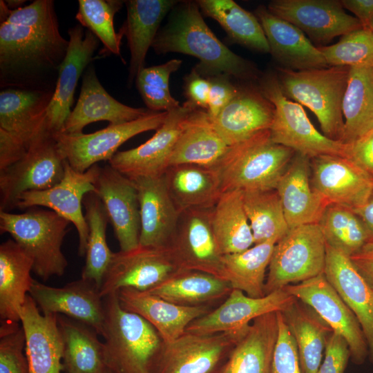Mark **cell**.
<instances>
[{
    "instance_id": "1",
    "label": "cell",
    "mask_w": 373,
    "mask_h": 373,
    "mask_svg": "<svg viewBox=\"0 0 373 373\" xmlns=\"http://www.w3.org/2000/svg\"><path fill=\"white\" fill-rule=\"evenodd\" d=\"M69 41L62 37L52 0H36L10 10L0 25L1 86L39 89L42 79L57 72Z\"/></svg>"
},
{
    "instance_id": "2",
    "label": "cell",
    "mask_w": 373,
    "mask_h": 373,
    "mask_svg": "<svg viewBox=\"0 0 373 373\" xmlns=\"http://www.w3.org/2000/svg\"><path fill=\"white\" fill-rule=\"evenodd\" d=\"M179 2L153 42L157 54L179 52L195 57L199 63L193 68L204 77L225 74L249 79L256 76L251 63L232 52L212 32L196 1Z\"/></svg>"
},
{
    "instance_id": "3",
    "label": "cell",
    "mask_w": 373,
    "mask_h": 373,
    "mask_svg": "<svg viewBox=\"0 0 373 373\" xmlns=\"http://www.w3.org/2000/svg\"><path fill=\"white\" fill-rule=\"evenodd\" d=\"M295 151L274 142L269 130L229 146L213 166L222 192L276 189Z\"/></svg>"
},
{
    "instance_id": "4",
    "label": "cell",
    "mask_w": 373,
    "mask_h": 373,
    "mask_svg": "<svg viewBox=\"0 0 373 373\" xmlns=\"http://www.w3.org/2000/svg\"><path fill=\"white\" fill-rule=\"evenodd\" d=\"M103 358L111 373H150L162 338L146 320L127 311L117 294L103 298Z\"/></svg>"
},
{
    "instance_id": "5",
    "label": "cell",
    "mask_w": 373,
    "mask_h": 373,
    "mask_svg": "<svg viewBox=\"0 0 373 373\" xmlns=\"http://www.w3.org/2000/svg\"><path fill=\"white\" fill-rule=\"evenodd\" d=\"M349 71L347 66L303 70L282 67L276 75L283 94L312 111L324 135L341 142L344 131L342 104Z\"/></svg>"
},
{
    "instance_id": "6",
    "label": "cell",
    "mask_w": 373,
    "mask_h": 373,
    "mask_svg": "<svg viewBox=\"0 0 373 373\" xmlns=\"http://www.w3.org/2000/svg\"><path fill=\"white\" fill-rule=\"evenodd\" d=\"M70 223L52 210L0 211L1 233H8L26 252L33 261L32 271L44 280L66 271L68 261L61 245Z\"/></svg>"
},
{
    "instance_id": "7",
    "label": "cell",
    "mask_w": 373,
    "mask_h": 373,
    "mask_svg": "<svg viewBox=\"0 0 373 373\" xmlns=\"http://www.w3.org/2000/svg\"><path fill=\"white\" fill-rule=\"evenodd\" d=\"M259 89L274 106L269 129L274 142L310 160L323 155L345 157V143L326 137L314 127L303 106L283 94L276 73L265 74L260 81Z\"/></svg>"
},
{
    "instance_id": "8",
    "label": "cell",
    "mask_w": 373,
    "mask_h": 373,
    "mask_svg": "<svg viewBox=\"0 0 373 373\" xmlns=\"http://www.w3.org/2000/svg\"><path fill=\"white\" fill-rule=\"evenodd\" d=\"M55 133L46 126L20 160L0 171V211L15 209L23 193L49 189L63 178L66 160Z\"/></svg>"
},
{
    "instance_id": "9",
    "label": "cell",
    "mask_w": 373,
    "mask_h": 373,
    "mask_svg": "<svg viewBox=\"0 0 373 373\" xmlns=\"http://www.w3.org/2000/svg\"><path fill=\"white\" fill-rule=\"evenodd\" d=\"M325 260L326 242L318 224L289 229L274 246L265 295L323 274Z\"/></svg>"
},
{
    "instance_id": "10",
    "label": "cell",
    "mask_w": 373,
    "mask_h": 373,
    "mask_svg": "<svg viewBox=\"0 0 373 373\" xmlns=\"http://www.w3.org/2000/svg\"><path fill=\"white\" fill-rule=\"evenodd\" d=\"M249 325L211 334L185 332L172 341H162L150 373H216Z\"/></svg>"
},
{
    "instance_id": "11",
    "label": "cell",
    "mask_w": 373,
    "mask_h": 373,
    "mask_svg": "<svg viewBox=\"0 0 373 373\" xmlns=\"http://www.w3.org/2000/svg\"><path fill=\"white\" fill-rule=\"evenodd\" d=\"M168 112H153L137 119L92 133H56L59 146L66 161L75 171L83 173L100 161H109L119 147L133 137L158 129Z\"/></svg>"
},
{
    "instance_id": "12",
    "label": "cell",
    "mask_w": 373,
    "mask_h": 373,
    "mask_svg": "<svg viewBox=\"0 0 373 373\" xmlns=\"http://www.w3.org/2000/svg\"><path fill=\"white\" fill-rule=\"evenodd\" d=\"M100 166L95 164L85 172L74 170L67 161L61 181L47 189L29 191L23 193L17 199L15 208L25 209L44 207L67 219L75 227L78 233V254H86L88 227L82 211L85 195L95 191V183Z\"/></svg>"
},
{
    "instance_id": "13",
    "label": "cell",
    "mask_w": 373,
    "mask_h": 373,
    "mask_svg": "<svg viewBox=\"0 0 373 373\" xmlns=\"http://www.w3.org/2000/svg\"><path fill=\"white\" fill-rule=\"evenodd\" d=\"M213 208L181 212L167 246L180 270L201 271L225 280L222 256L212 229Z\"/></svg>"
},
{
    "instance_id": "14",
    "label": "cell",
    "mask_w": 373,
    "mask_h": 373,
    "mask_svg": "<svg viewBox=\"0 0 373 373\" xmlns=\"http://www.w3.org/2000/svg\"><path fill=\"white\" fill-rule=\"evenodd\" d=\"M284 289L310 306L334 332L345 340L350 348V359L355 365H360L365 361L368 347L361 327L324 273Z\"/></svg>"
},
{
    "instance_id": "15",
    "label": "cell",
    "mask_w": 373,
    "mask_h": 373,
    "mask_svg": "<svg viewBox=\"0 0 373 373\" xmlns=\"http://www.w3.org/2000/svg\"><path fill=\"white\" fill-rule=\"evenodd\" d=\"M180 269L168 246L140 245L113 254L99 289L102 298L123 288L148 291Z\"/></svg>"
},
{
    "instance_id": "16",
    "label": "cell",
    "mask_w": 373,
    "mask_h": 373,
    "mask_svg": "<svg viewBox=\"0 0 373 373\" xmlns=\"http://www.w3.org/2000/svg\"><path fill=\"white\" fill-rule=\"evenodd\" d=\"M196 108L186 101L169 111L162 125L149 140L135 148L117 151L108 164L130 179L162 175L169 166L183 122Z\"/></svg>"
},
{
    "instance_id": "17",
    "label": "cell",
    "mask_w": 373,
    "mask_h": 373,
    "mask_svg": "<svg viewBox=\"0 0 373 373\" xmlns=\"http://www.w3.org/2000/svg\"><path fill=\"white\" fill-rule=\"evenodd\" d=\"M267 9L318 43L363 28L357 18L345 12L341 1L274 0Z\"/></svg>"
},
{
    "instance_id": "18",
    "label": "cell",
    "mask_w": 373,
    "mask_h": 373,
    "mask_svg": "<svg viewBox=\"0 0 373 373\" xmlns=\"http://www.w3.org/2000/svg\"><path fill=\"white\" fill-rule=\"evenodd\" d=\"M29 295L42 314L66 316L102 335L104 301L93 282L81 278L61 287H55L34 279Z\"/></svg>"
},
{
    "instance_id": "19",
    "label": "cell",
    "mask_w": 373,
    "mask_h": 373,
    "mask_svg": "<svg viewBox=\"0 0 373 373\" xmlns=\"http://www.w3.org/2000/svg\"><path fill=\"white\" fill-rule=\"evenodd\" d=\"M121 251L139 246L140 216L138 193L132 180L109 164L100 167L95 183Z\"/></svg>"
},
{
    "instance_id": "20",
    "label": "cell",
    "mask_w": 373,
    "mask_h": 373,
    "mask_svg": "<svg viewBox=\"0 0 373 373\" xmlns=\"http://www.w3.org/2000/svg\"><path fill=\"white\" fill-rule=\"evenodd\" d=\"M311 160L312 186L329 204L354 209L369 200L372 175L338 155H323Z\"/></svg>"
},
{
    "instance_id": "21",
    "label": "cell",
    "mask_w": 373,
    "mask_h": 373,
    "mask_svg": "<svg viewBox=\"0 0 373 373\" xmlns=\"http://www.w3.org/2000/svg\"><path fill=\"white\" fill-rule=\"evenodd\" d=\"M294 299L284 288L261 298H251L233 289L220 306L191 322L186 332L211 334L245 329L258 317L281 312Z\"/></svg>"
},
{
    "instance_id": "22",
    "label": "cell",
    "mask_w": 373,
    "mask_h": 373,
    "mask_svg": "<svg viewBox=\"0 0 373 373\" xmlns=\"http://www.w3.org/2000/svg\"><path fill=\"white\" fill-rule=\"evenodd\" d=\"M68 32L67 52L58 68L53 95L46 111L48 128L54 133L61 131L69 117L78 80L99 46L98 38L89 30L84 31L80 24Z\"/></svg>"
},
{
    "instance_id": "23",
    "label": "cell",
    "mask_w": 373,
    "mask_h": 373,
    "mask_svg": "<svg viewBox=\"0 0 373 373\" xmlns=\"http://www.w3.org/2000/svg\"><path fill=\"white\" fill-rule=\"evenodd\" d=\"M20 322L25 334L28 373H61L64 345L58 315L42 314L28 294Z\"/></svg>"
},
{
    "instance_id": "24",
    "label": "cell",
    "mask_w": 373,
    "mask_h": 373,
    "mask_svg": "<svg viewBox=\"0 0 373 373\" xmlns=\"http://www.w3.org/2000/svg\"><path fill=\"white\" fill-rule=\"evenodd\" d=\"M154 111L147 108H133L116 100L100 84L95 68L85 71L81 92L74 109L59 133L79 134L90 123L107 121L117 125L137 119Z\"/></svg>"
},
{
    "instance_id": "25",
    "label": "cell",
    "mask_w": 373,
    "mask_h": 373,
    "mask_svg": "<svg viewBox=\"0 0 373 373\" xmlns=\"http://www.w3.org/2000/svg\"><path fill=\"white\" fill-rule=\"evenodd\" d=\"M131 180L133 181L138 193L140 245L167 246L181 213L169 195L164 174Z\"/></svg>"
},
{
    "instance_id": "26",
    "label": "cell",
    "mask_w": 373,
    "mask_h": 373,
    "mask_svg": "<svg viewBox=\"0 0 373 373\" xmlns=\"http://www.w3.org/2000/svg\"><path fill=\"white\" fill-rule=\"evenodd\" d=\"M309 160L295 153L276 187L289 229L318 224L329 204L312 186Z\"/></svg>"
},
{
    "instance_id": "27",
    "label": "cell",
    "mask_w": 373,
    "mask_h": 373,
    "mask_svg": "<svg viewBox=\"0 0 373 373\" xmlns=\"http://www.w3.org/2000/svg\"><path fill=\"white\" fill-rule=\"evenodd\" d=\"M274 116V105L260 89L245 87L238 88L236 96L211 119L223 140L231 146L269 130Z\"/></svg>"
},
{
    "instance_id": "28",
    "label": "cell",
    "mask_w": 373,
    "mask_h": 373,
    "mask_svg": "<svg viewBox=\"0 0 373 373\" xmlns=\"http://www.w3.org/2000/svg\"><path fill=\"white\" fill-rule=\"evenodd\" d=\"M269 46V53L284 67L295 70L326 68L325 57L305 34L260 6L256 10Z\"/></svg>"
},
{
    "instance_id": "29",
    "label": "cell",
    "mask_w": 373,
    "mask_h": 373,
    "mask_svg": "<svg viewBox=\"0 0 373 373\" xmlns=\"http://www.w3.org/2000/svg\"><path fill=\"white\" fill-rule=\"evenodd\" d=\"M117 295L122 307L146 320L164 342L172 341L182 336L191 322L212 309L209 305H175L147 291L133 288H123Z\"/></svg>"
},
{
    "instance_id": "30",
    "label": "cell",
    "mask_w": 373,
    "mask_h": 373,
    "mask_svg": "<svg viewBox=\"0 0 373 373\" xmlns=\"http://www.w3.org/2000/svg\"><path fill=\"white\" fill-rule=\"evenodd\" d=\"M324 274L356 317L373 364L372 292L353 265L349 256L326 245Z\"/></svg>"
},
{
    "instance_id": "31",
    "label": "cell",
    "mask_w": 373,
    "mask_h": 373,
    "mask_svg": "<svg viewBox=\"0 0 373 373\" xmlns=\"http://www.w3.org/2000/svg\"><path fill=\"white\" fill-rule=\"evenodd\" d=\"M53 90L8 88L0 93V128L28 148L46 127Z\"/></svg>"
},
{
    "instance_id": "32",
    "label": "cell",
    "mask_w": 373,
    "mask_h": 373,
    "mask_svg": "<svg viewBox=\"0 0 373 373\" xmlns=\"http://www.w3.org/2000/svg\"><path fill=\"white\" fill-rule=\"evenodd\" d=\"M278 332L277 312L256 318L216 373H271Z\"/></svg>"
},
{
    "instance_id": "33",
    "label": "cell",
    "mask_w": 373,
    "mask_h": 373,
    "mask_svg": "<svg viewBox=\"0 0 373 373\" xmlns=\"http://www.w3.org/2000/svg\"><path fill=\"white\" fill-rule=\"evenodd\" d=\"M179 2L175 0H129L127 17L119 33L125 35L131 52L128 83L144 68L148 50L164 17Z\"/></svg>"
},
{
    "instance_id": "34",
    "label": "cell",
    "mask_w": 373,
    "mask_h": 373,
    "mask_svg": "<svg viewBox=\"0 0 373 373\" xmlns=\"http://www.w3.org/2000/svg\"><path fill=\"white\" fill-rule=\"evenodd\" d=\"M228 147L207 111L196 108L183 122L169 166L193 164L213 167Z\"/></svg>"
},
{
    "instance_id": "35",
    "label": "cell",
    "mask_w": 373,
    "mask_h": 373,
    "mask_svg": "<svg viewBox=\"0 0 373 373\" xmlns=\"http://www.w3.org/2000/svg\"><path fill=\"white\" fill-rule=\"evenodd\" d=\"M33 261L14 240L0 245V317L1 323H19L22 307L34 279Z\"/></svg>"
},
{
    "instance_id": "36",
    "label": "cell",
    "mask_w": 373,
    "mask_h": 373,
    "mask_svg": "<svg viewBox=\"0 0 373 373\" xmlns=\"http://www.w3.org/2000/svg\"><path fill=\"white\" fill-rule=\"evenodd\" d=\"M164 177L169 195L180 213L212 208L222 193L219 176L213 167L193 164L171 165Z\"/></svg>"
},
{
    "instance_id": "37",
    "label": "cell",
    "mask_w": 373,
    "mask_h": 373,
    "mask_svg": "<svg viewBox=\"0 0 373 373\" xmlns=\"http://www.w3.org/2000/svg\"><path fill=\"white\" fill-rule=\"evenodd\" d=\"M280 313L295 341L303 373H316L333 330L310 306L296 298Z\"/></svg>"
},
{
    "instance_id": "38",
    "label": "cell",
    "mask_w": 373,
    "mask_h": 373,
    "mask_svg": "<svg viewBox=\"0 0 373 373\" xmlns=\"http://www.w3.org/2000/svg\"><path fill=\"white\" fill-rule=\"evenodd\" d=\"M232 289L228 281L211 274L180 270L145 291L175 305L198 307L227 298Z\"/></svg>"
},
{
    "instance_id": "39",
    "label": "cell",
    "mask_w": 373,
    "mask_h": 373,
    "mask_svg": "<svg viewBox=\"0 0 373 373\" xmlns=\"http://www.w3.org/2000/svg\"><path fill=\"white\" fill-rule=\"evenodd\" d=\"M211 223L222 256L244 251L254 245L244 209L242 191L233 190L221 194L213 208Z\"/></svg>"
},
{
    "instance_id": "40",
    "label": "cell",
    "mask_w": 373,
    "mask_h": 373,
    "mask_svg": "<svg viewBox=\"0 0 373 373\" xmlns=\"http://www.w3.org/2000/svg\"><path fill=\"white\" fill-rule=\"evenodd\" d=\"M342 109V142H351L373 128V66L350 68Z\"/></svg>"
},
{
    "instance_id": "41",
    "label": "cell",
    "mask_w": 373,
    "mask_h": 373,
    "mask_svg": "<svg viewBox=\"0 0 373 373\" xmlns=\"http://www.w3.org/2000/svg\"><path fill=\"white\" fill-rule=\"evenodd\" d=\"M58 325L64 345L63 367L66 373H102L105 369L103 343L90 327L62 315Z\"/></svg>"
},
{
    "instance_id": "42",
    "label": "cell",
    "mask_w": 373,
    "mask_h": 373,
    "mask_svg": "<svg viewBox=\"0 0 373 373\" xmlns=\"http://www.w3.org/2000/svg\"><path fill=\"white\" fill-rule=\"evenodd\" d=\"M206 17L215 19L233 41L258 52L268 53L269 46L256 15L232 0H198Z\"/></svg>"
},
{
    "instance_id": "43",
    "label": "cell",
    "mask_w": 373,
    "mask_h": 373,
    "mask_svg": "<svg viewBox=\"0 0 373 373\" xmlns=\"http://www.w3.org/2000/svg\"><path fill=\"white\" fill-rule=\"evenodd\" d=\"M276 243L269 240L254 245L244 251L222 256L225 280L233 289L251 298L265 296V274Z\"/></svg>"
},
{
    "instance_id": "44",
    "label": "cell",
    "mask_w": 373,
    "mask_h": 373,
    "mask_svg": "<svg viewBox=\"0 0 373 373\" xmlns=\"http://www.w3.org/2000/svg\"><path fill=\"white\" fill-rule=\"evenodd\" d=\"M83 204L86 209L84 215L88 227V236L82 278L93 282L99 289L114 254L106 242L108 219L95 192L87 193Z\"/></svg>"
},
{
    "instance_id": "45",
    "label": "cell",
    "mask_w": 373,
    "mask_h": 373,
    "mask_svg": "<svg viewBox=\"0 0 373 373\" xmlns=\"http://www.w3.org/2000/svg\"><path fill=\"white\" fill-rule=\"evenodd\" d=\"M242 201L254 245L277 242L287 233L289 228L276 189L242 191Z\"/></svg>"
},
{
    "instance_id": "46",
    "label": "cell",
    "mask_w": 373,
    "mask_h": 373,
    "mask_svg": "<svg viewBox=\"0 0 373 373\" xmlns=\"http://www.w3.org/2000/svg\"><path fill=\"white\" fill-rule=\"evenodd\" d=\"M318 224L326 245L350 257L372 240L361 218L352 209L329 204Z\"/></svg>"
},
{
    "instance_id": "47",
    "label": "cell",
    "mask_w": 373,
    "mask_h": 373,
    "mask_svg": "<svg viewBox=\"0 0 373 373\" xmlns=\"http://www.w3.org/2000/svg\"><path fill=\"white\" fill-rule=\"evenodd\" d=\"M75 16L80 25L85 26L100 40L105 50L120 55L122 35L116 33L114 16L122 6L123 1L116 0H79Z\"/></svg>"
},
{
    "instance_id": "48",
    "label": "cell",
    "mask_w": 373,
    "mask_h": 373,
    "mask_svg": "<svg viewBox=\"0 0 373 373\" xmlns=\"http://www.w3.org/2000/svg\"><path fill=\"white\" fill-rule=\"evenodd\" d=\"M182 60L173 59L167 62L144 68L136 77V87L147 108L154 112H169L179 106V101L171 94V75L182 65Z\"/></svg>"
},
{
    "instance_id": "49",
    "label": "cell",
    "mask_w": 373,
    "mask_h": 373,
    "mask_svg": "<svg viewBox=\"0 0 373 373\" xmlns=\"http://www.w3.org/2000/svg\"><path fill=\"white\" fill-rule=\"evenodd\" d=\"M318 48L329 66H373V33L367 28L350 32L338 42Z\"/></svg>"
},
{
    "instance_id": "50",
    "label": "cell",
    "mask_w": 373,
    "mask_h": 373,
    "mask_svg": "<svg viewBox=\"0 0 373 373\" xmlns=\"http://www.w3.org/2000/svg\"><path fill=\"white\" fill-rule=\"evenodd\" d=\"M26 338L19 323H1L0 327V373H28Z\"/></svg>"
},
{
    "instance_id": "51",
    "label": "cell",
    "mask_w": 373,
    "mask_h": 373,
    "mask_svg": "<svg viewBox=\"0 0 373 373\" xmlns=\"http://www.w3.org/2000/svg\"><path fill=\"white\" fill-rule=\"evenodd\" d=\"M278 332L271 373H303L295 341L280 312H277Z\"/></svg>"
},
{
    "instance_id": "52",
    "label": "cell",
    "mask_w": 373,
    "mask_h": 373,
    "mask_svg": "<svg viewBox=\"0 0 373 373\" xmlns=\"http://www.w3.org/2000/svg\"><path fill=\"white\" fill-rule=\"evenodd\" d=\"M324 353V358L316 373H345L350 359V351L341 335L334 332L332 333Z\"/></svg>"
},
{
    "instance_id": "53",
    "label": "cell",
    "mask_w": 373,
    "mask_h": 373,
    "mask_svg": "<svg viewBox=\"0 0 373 373\" xmlns=\"http://www.w3.org/2000/svg\"><path fill=\"white\" fill-rule=\"evenodd\" d=\"M230 77L225 74L207 77L211 86L207 111L211 119L218 115L238 91V88L231 82Z\"/></svg>"
},
{
    "instance_id": "54",
    "label": "cell",
    "mask_w": 373,
    "mask_h": 373,
    "mask_svg": "<svg viewBox=\"0 0 373 373\" xmlns=\"http://www.w3.org/2000/svg\"><path fill=\"white\" fill-rule=\"evenodd\" d=\"M345 144V157L373 175V128Z\"/></svg>"
},
{
    "instance_id": "55",
    "label": "cell",
    "mask_w": 373,
    "mask_h": 373,
    "mask_svg": "<svg viewBox=\"0 0 373 373\" xmlns=\"http://www.w3.org/2000/svg\"><path fill=\"white\" fill-rule=\"evenodd\" d=\"M209 78L200 75L194 68L184 78V93L187 99L197 108L207 110L210 90Z\"/></svg>"
},
{
    "instance_id": "56",
    "label": "cell",
    "mask_w": 373,
    "mask_h": 373,
    "mask_svg": "<svg viewBox=\"0 0 373 373\" xmlns=\"http://www.w3.org/2000/svg\"><path fill=\"white\" fill-rule=\"evenodd\" d=\"M28 149L17 137L0 128V171L20 160Z\"/></svg>"
},
{
    "instance_id": "57",
    "label": "cell",
    "mask_w": 373,
    "mask_h": 373,
    "mask_svg": "<svg viewBox=\"0 0 373 373\" xmlns=\"http://www.w3.org/2000/svg\"><path fill=\"white\" fill-rule=\"evenodd\" d=\"M353 265L373 293V240L350 257Z\"/></svg>"
},
{
    "instance_id": "58",
    "label": "cell",
    "mask_w": 373,
    "mask_h": 373,
    "mask_svg": "<svg viewBox=\"0 0 373 373\" xmlns=\"http://www.w3.org/2000/svg\"><path fill=\"white\" fill-rule=\"evenodd\" d=\"M341 3L356 16L363 27L369 28L373 19V0H342Z\"/></svg>"
},
{
    "instance_id": "59",
    "label": "cell",
    "mask_w": 373,
    "mask_h": 373,
    "mask_svg": "<svg viewBox=\"0 0 373 373\" xmlns=\"http://www.w3.org/2000/svg\"><path fill=\"white\" fill-rule=\"evenodd\" d=\"M352 210L363 221L373 240V191L365 204Z\"/></svg>"
},
{
    "instance_id": "60",
    "label": "cell",
    "mask_w": 373,
    "mask_h": 373,
    "mask_svg": "<svg viewBox=\"0 0 373 373\" xmlns=\"http://www.w3.org/2000/svg\"><path fill=\"white\" fill-rule=\"evenodd\" d=\"M6 4L10 10H17L26 1L24 0H8L6 1Z\"/></svg>"
},
{
    "instance_id": "61",
    "label": "cell",
    "mask_w": 373,
    "mask_h": 373,
    "mask_svg": "<svg viewBox=\"0 0 373 373\" xmlns=\"http://www.w3.org/2000/svg\"><path fill=\"white\" fill-rule=\"evenodd\" d=\"M369 29L371 30V32L373 33V19L371 21V23L369 26Z\"/></svg>"
},
{
    "instance_id": "62",
    "label": "cell",
    "mask_w": 373,
    "mask_h": 373,
    "mask_svg": "<svg viewBox=\"0 0 373 373\" xmlns=\"http://www.w3.org/2000/svg\"><path fill=\"white\" fill-rule=\"evenodd\" d=\"M102 373H111L106 367L103 370Z\"/></svg>"
},
{
    "instance_id": "63",
    "label": "cell",
    "mask_w": 373,
    "mask_h": 373,
    "mask_svg": "<svg viewBox=\"0 0 373 373\" xmlns=\"http://www.w3.org/2000/svg\"><path fill=\"white\" fill-rule=\"evenodd\" d=\"M372 296H373V293H372Z\"/></svg>"
}]
</instances>
